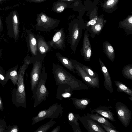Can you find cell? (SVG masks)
I'll use <instances>...</instances> for the list:
<instances>
[{
  "label": "cell",
  "instance_id": "cell-1",
  "mask_svg": "<svg viewBox=\"0 0 132 132\" xmlns=\"http://www.w3.org/2000/svg\"><path fill=\"white\" fill-rule=\"evenodd\" d=\"M52 67V73L57 85L60 84H66L69 85L73 91L89 89L87 85L67 71L59 64L53 63Z\"/></svg>",
  "mask_w": 132,
  "mask_h": 132
},
{
  "label": "cell",
  "instance_id": "cell-2",
  "mask_svg": "<svg viewBox=\"0 0 132 132\" xmlns=\"http://www.w3.org/2000/svg\"><path fill=\"white\" fill-rule=\"evenodd\" d=\"M47 78V73L44 64L41 78L32 92L34 108L37 107L43 101H45L46 97L48 96L49 92L45 85Z\"/></svg>",
  "mask_w": 132,
  "mask_h": 132
},
{
  "label": "cell",
  "instance_id": "cell-3",
  "mask_svg": "<svg viewBox=\"0 0 132 132\" xmlns=\"http://www.w3.org/2000/svg\"><path fill=\"white\" fill-rule=\"evenodd\" d=\"M46 55L40 54L31 57V63L33 65L30 73L31 89L32 92L41 77L44 59Z\"/></svg>",
  "mask_w": 132,
  "mask_h": 132
},
{
  "label": "cell",
  "instance_id": "cell-4",
  "mask_svg": "<svg viewBox=\"0 0 132 132\" xmlns=\"http://www.w3.org/2000/svg\"><path fill=\"white\" fill-rule=\"evenodd\" d=\"M63 106L57 102L50 106L48 109L40 111L32 119V125H34L45 119H56L63 112Z\"/></svg>",
  "mask_w": 132,
  "mask_h": 132
},
{
  "label": "cell",
  "instance_id": "cell-5",
  "mask_svg": "<svg viewBox=\"0 0 132 132\" xmlns=\"http://www.w3.org/2000/svg\"><path fill=\"white\" fill-rule=\"evenodd\" d=\"M36 16L37 23L35 27L36 29L43 31H50L57 27L61 22L48 16L44 12L37 14Z\"/></svg>",
  "mask_w": 132,
  "mask_h": 132
},
{
  "label": "cell",
  "instance_id": "cell-6",
  "mask_svg": "<svg viewBox=\"0 0 132 132\" xmlns=\"http://www.w3.org/2000/svg\"><path fill=\"white\" fill-rule=\"evenodd\" d=\"M83 27L77 22L72 21L69 25V40L71 49L75 53L77 47L82 36Z\"/></svg>",
  "mask_w": 132,
  "mask_h": 132
},
{
  "label": "cell",
  "instance_id": "cell-7",
  "mask_svg": "<svg viewBox=\"0 0 132 132\" xmlns=\"http://www.w3.org/2000/svg\"><path fill=\"white\" fill-rule=\"evenodd\" d=\"M23 75L21 73L18 74V78L17 85V88L15 95V103H16L18 107L21 106L26 108V102L25 86L24 82Z\"/></svg>",
  "mask_w": 132,
  "mask_h": 132
},
{
  "label": "cell",
  "instance_id": "cell-8",
  "mask_svg": "<svg viewBox=\"0 0 132 132\" xmlns=\"http://www.w3.org/2000/svg\"><path fill=\"white\" fill-rule=\"evenodd\" d=\"M70 59L73 64L78 75L82 79L87 85L94 88H100V82L98 76L95 78L90 77L77 64L76 60L72 59Z\"/></svg>",
  "mask_w": 132,
  "mask_h": 132
},
{
  "label": "cell",
  "instance_id": "cell-9",
  "mask_svg": "<svg viewBox=\"0 0 132 132\" xmlns=\"http://www.w3.org/2000/svg\"><path fill=\"white\" fill-rule=\"evenodd\" d=\"M115 109L119 120L125 127L128 126L131 119L130 110L124 104L119 102L116 103Z\"/></svg>",
  "mask_w": 132,
  "mask_h": 132
},
{
  "label": "cell",
  "instance_id": "cell-10",
  "mask_svg": "<svg viewBox=\"0 0 132 132\" xmlns=\"http://www.w3.org/2000/svg\"><path fill=\"white\" fill-rule=\"evenodd\" d=\"M65 35L63 28L58 30L53 36L52 39L47 42L51 48L61 50L65 47Z\"/></svg>",
  "mask_w": 132,
  "mask_h": 132
},
{
  "label": "cell",
  "instance_id": "cell-11",
  "mask_svg": "<svg viewBox=\"0 0 132 132\" xmlns=\"http://www.w3.org/2000/svg\"><path fill=\"white\" fill-rule=\"evenodd\" d=\"M89 132H105L106 131L87 115L81 117L79 120Z\"/></svg>",
  "mask_w": 132,
  "mask_h": 132
},
{
  "label": "cell",
  "instance_id": "cell-12",
  "mask_svg": "<svg viewBox=\"0 0 132 132\" xmlns=\"http://www.w3.org/2000/svg\"><path fill=\"white\" fill-rule=\"evenodd\" d=\"M89 35L87 29L84 35L82 47L80 51L81 55L86 61H90L92 54L91 46L89 38Z\"/></svg>",
  "mask_w": 132,
  "mask_h": 132
},
{
  "label": "cell",
  "instance_id": "cell-13",
  "mask_svg": "<svg viewBox=\"0 0 132 132\" xmlns=\"http://www.w3.org/2000/svg\"><path fill=\"white\" fill-rule=\"evenodd\" d=\"M19 18L18 12L15 10H13L6 18L5 21L9 29L12 30L14 33H18Z\"/></svg>",
  "mask_w": 132,
  "mask_h": 132
},
{
  "label": "cell",
  "instance_id": "cell-14",
  "mask_svg": "<svg viewBox=\"0 0 132 132\" xmlns=\"http://www.w3.org/2000/svg\"><path fill=\"white\" fill-rule=\"evenodd\" d=\"M27 40L28 49L32 55V57H35L40 54L37 50L36 35L30 30H28Z\"/></svg>",
  "mask_w": 132,
  "mask_h": 132
},
{
  "label": "cell",
  "instance_id": "cell-15",
  "mask_svg": "<svg viewBox=\"0 0 132 132\" xmlns=\"http://www.w3.org/2000/svg\"><path fill=\"white\" fill-rule=\"evenodd\" d=\"M56 98L60 100L71 97L73 94V90L69 85L64 84L57 85Z\"/></svg>",
  "mask_w": 132,
  "mask_h": 132
},
{
  "label": "cell",
  "instance_id": "cell-16",
  "mask_svg": "<svg viewBox=\"0 0 132 132\" xmlns=\"http://www.w3.org/2000/svg\"><path fill=\"white\" fill-rule=\"evenodd\" d=\"M98 60L101 67V70L104 77V87L108 91L112 93L113 90L109 73L105 65L99 57Z\"/></svg>",
  "mask_w": 132,
  "mask_h": 132
},
{
  "label": "cell",
  "instance_id": "cell-17",
  "mask_svg": "<svg viewBox=\"0 0 132 132\" xmlns=\"http://www.w3.org/2000/svg\"><path fill=\"white\" fill-rule=\"evenodd\" d=\"M36 36L37 50L39 53L42 55H46L50 51L51 47L43 37L38 34L36 35Z\"/></svg>",
  "mask_w": 132,
  "mask_h": 132
},
{
  "label": "cell",
  "instance_id": "cell-18",
  "mask_svg": "<svg viewBox=\"0 0 132 132\" xmlns=\"http://www.w3.org/2000/svg\"><path fill=\"white\" fill-rule=\"evenodd\" d=\"M91 112H96L106 118L113 122L116 121L114 114L108 108L105 106H100L92 110Z\"/></svg>",
  "mask_w": 132,
  "mask_h": 132
},
{
  "label": "cell",
  "instance_id": "cell-19",
  "mask_svg": "<svg viewBox=\"0 0 132 132\" xmlns=\"http://www.w3.org/2000/svg\"><path fill=\"white\" fill-rule=\"evenodd\" d=\"M55 55L58 60L63 65L68 69L72 71L74 73L76 72L73 64L68 58L63 56L59 53L56 52Z\"/></svg>",
  "mask_w": 132,
  "mask_h": 132
},
{
  "label": "cell",
  "instance_id": "cell-20",
  "mask_svg": "<svg viewBox=\"0 0 132 132\" xmlns=\"http://www.w3.org/2000/svg\"><path fill=\"white\" fill-rule=\"evenodd\" d=\"M103 52L108 58L113 62L115 58L114 49L111 44L108 41H105L103 43Z\"/></svg>",
  "mask_w": 132,
  "mask_h": 132
},
{
  "label": "cell",
  "instance_id": "cell-21",
  "mask_svg": "<svg viewBox=\"0 0 132 132\" xmlns=\"http://www.w3.org/2000/svg\"><path fill=\"white\" fill-rule=\"evenodd\" d=\"M70 3L69 1L58 0L53 4L52 10L56 13H61L65 9L70 7Z\"/></svg>",
  "mask_w": 132,
  "mask_h": 132
},
{
  "label": "cell",
  "instance_id": "cell-22",
  "mask_svg": "<svg viewBox=\"0 0 132 132\" xmlns=\"http://www.w3.org/2000/svg\"><path fill=\"white\" fill-rule=\"evenodd\" d=\"M70 99L72 102L73 105L77 109H85L90 102V100L87 98L79 99L75 98H71Z\"/></svg>",
  "mask_w": 132,
  "mask_h": 132
},
{
  "label": "cell",
  "instance_id": "cell-23",
  "mask_svg": "<svg viewBox=\"0 0 132 132\" xmlns=\"http://www.w3.org/2000/svg\"><path fill=\"white\" fill-rule=\"evenodd\" d=\"M87 115L93 120L96 121L100 123L116 129L112 123L103 117L98 115L97 113L96 114L87 113Z\"/></svg>",
  "mask_w": 132,
  "mask_h": 132
},
{
  "label": "cell",
  "instance_id": "cell-24",
  "mask_svg": "<svg viewBox=\"0 0 132 132\" xmlns=\"http://www.w3.org/2000/svg\"><path fill=\"white\" fill-rule=\"evenodd\" d=\"M114 82L117 87V90L118 92H124L128 95L132 96L131 89L120 81L114 80Z\"/></svg>",
  "mask_w": 132,
  "mask_h": 132
},
{
  "label": "cell",
  "instance_id": "cell-25",
  "mask_svg": "<svg viewBox=\"0 0 132 132\" xmlns=\"http://www.w3.org/2000/svg\"><path fill=\"white\" fill-rule=\"evenodd\" d=\"M80 116L79 114H76L72 112L69 113L68 115V121L71 126L73 125L79 126L78 121L80 118Z\"/></svg>",
  "mask_w": 132,
  "mask_h": 132
},
{
  "label": "cell",
  "instance_id": "cell-26",
  "mask_svg": "<svg viewBox=\"0 0 132 132\" xmlns=\"http://www.w3.org/2000/svg\"><path fill=\"white\" fill-rule=\"evenodd\" d=\"M122 73L126 79L132 80V64L125 65L122 69Z\"/></svg>",
  "mask_w": 132,
  "mask_h": 132
},
{
  "label": "cell",
  "instance_id": "cell-27",
  "mask_svg": "<svg viewBox=\"0 0 132 132\" xmlns=\"http://www.w3.org/2000/svg\"><path fill=\"white\" fill-rule=\"evenodd\" d=\"M55 121L51 119L47 123L41 126L34 132H46L56 123Z\"/></svg>",
  "mask_w": 132,
  "mask_h": 132
},
{
  "label": "cell",
  "instance_id": "cell-28",
  "mask_svg": "<svg viewBox=\"0 0 132 132\" xmlns=\"http://www.w3.org/2000/svg\"><path fill=\"white\" fill-rule=\"evenodd\" d=\"M77 64L89 76L92 78H95L98 76L89 67L84 65L76 61Z\"/></svg>",
  "mask_w": 132,
  "mask_h": 132
},
{
  "label": "cell",
  "instance_id": "cell-29",
  "mask_svg": "<svg viewBox=\"0 0 132 132\" xmlns=\"http://www.w3.org/2000/svg\"><path fill=\"white\" fill-rule=\"evenodd\" d=\"M10 79L12 82L15 86L17 84L18 78V75L17 74V71L15 70H13L11 71L9 74H7Z\"/></svg>",
  "mask_w": 132,
  "mask_h": 132
},
{
  "label": "cell",
  "instance_id": "cell-30",
  "mask_svg": "<svg viewBox=\"0 0 132 132\" xmlns=\"http://www.w3.org/2000/svg\"><path fill=\"white\" fill-rule=\"evenodd\" d=\"M102 126L103 129L107 132H119L116 129H114L102 124Z\"/></svg>",
  "mask_w": 132,
  "mask_h": 132
},
{
  "label": "cell",
  "instance_id": "cell-31",
  "mask_svg": "<svg viewBox=\"0 0 132 132\" xmlns=\"http://www.w3.org/2000/svg\"><path fill=\"white\" fill-rule=\"evenodd\" d=\"M7 127V130L6 132H18L19 130V128L17 126L14 125L12 126Z\"/></svg>",
  "mask_w": 132,
  "mask_h": 132
},
{
  "label": "cell",
  "instance_id": "cell-32",
  "mask_svg": "<svg viewBox=\"0 0 132 132\" xmlns=\"http://www.w3.org/2000/svg\"><path fill=\"white\" fill-rule=\"evenodd\" d=\"M71 126L74 132H82L81 130L79 127L73 125H72Z\"/></svg>",
  "mask_w": 132,
  "mask_h": 132
},
{
  "label": "cell",
  "instance_id": "cell-33",
  "mask_svg": "<svg viewBox=\"0 0 132 132\" xmlns=\"http://www.w3.org/2000/svg\"><path fill=\"white\" fill-rule=\"evenodd\" d=\"M96 23V20L94 19H93L90 21L87 25V26L88 27L90 25L92 26L95 24Z\"/></svg>",
  "mask_w": 132,
  "mask_h": 132
},
{
  "label": "cell",
  "instance_id": "cell-34",
  "mask_svg": "<svg viewBox=\"0 0 132 132\" xmlns=\"http://www.w3.org/2000/svg\"><path fill=\"white\" fill-rule=\"evenodd\" d=\"M30 3H40L43 2L47 0H25Z\"/></svg>",
  "mask_w": 132,
  "mask_h": 132
},
{
  "label": "cell",
  "instance_id": "cell-35",
  "mask_svg": "<svg viewBox=\"0 0 132 132\" xmlns=\"http://www.w3.org/2000/svg\"><path fill=\"white\" fill-rule=\"evenodd\" d=\"M4 108L2 101L0 96V110L3 111L4 110Z\"/></svg>",
  "mask_w": 132,
  "mask_h": 132
},
{
  "label": "cell",
  "instance_id": "cell-36",
  "mask_svg": "<svg viewBox=\"0 0 132 132\" xmlns=\"http://www.w3.org/2000/svg\"><path fill=\"white\" fill-rule=\"evenodd\" d=\"M60 129V126H58L52 130L51 132H59Z\"/></svg>",
  "mask_w": 132,
  "mask_h": 132
},
{
  "label": "cell",
  "instance_id": "cell-37",
  "mask_svg": "<svg viewBox=\"0 0 132 132\" xmlns=\"http://www.w3.org/2000/svg\"><path fill=\"white\" fill-rule=\"evenodd\" d=\"M5 126H6V124L4 120L0 119V127Z\"/></svg>",
  "mask_w": 132,
  "mask_h": 132
},
{
  "label": "cell",
  "instance_id": "cell-38",
  "mask_svg": "<svg viewBox=\"0 0 132 132\" xmlns=\"http://www.w3.org/2000/svg\"><path fill=\"white\" fill-rule=\"evenodd\" d=\"M113 0H109L107 2V4L108 5H109L112 4L114 2Z\"/></svg>",
  "mask_w": 132,
  "mask_h": 132
},
{
  "label": "cell",
  "instance_id": "cell-39",
  "mask_svg": "<svg viewBox=\"0 0 132 132\" xmlns=\"http://www.w3.org/2000/svg\"><path fill=\"white\" fill-rule=\"evenodd\" d=\"M128 21L129 23L132 24V16H131L128 19Z\"/></svg>",
  "mask_w": 132,
  "mask_h": 132
},
{
  "label": "cell",
  "instance_id": "cell-40",
  "mask_svg": "<svg viewBox=\"0 0 132 132\" xmlns=\"http://www.w3.org/2000/svg\"><path fill=\"white\" fill-rule=\"evenodd\" d=\"M59 1H73V0H58Z\"/></svg>",
  "mask_w": 132,
  "mask_h": 132
},
{
  "label": "cell",
  "instance_id": "cell-41",
  "mask_svg": "<svg viewBox=\"0 0 132 132\" xmlns=\"http://www.w3.org/2000/svg\"><path fill=\"white\" fill-rule=\"evenodd\" d=\"M6 0H0V4L1 3L4 2Z\"/></svg>",
  "mask_w": 132,
  "mask_h": 132
},
{
  "label": "cell",
  "instance_id": "cell-42",
  "mask_svg": "<svg viewBox=\"0 0 132 132\" xmlns=\"http://www.w3.org/2000/svg\"><path fill=\"white\" fill-rule=\"evenodd\" d=\"M128 98L131 101H132V96L130 97H129Z\"/></svg>",
  "mask_w": 132,
  "mask_h": 132
}]
</instances>
